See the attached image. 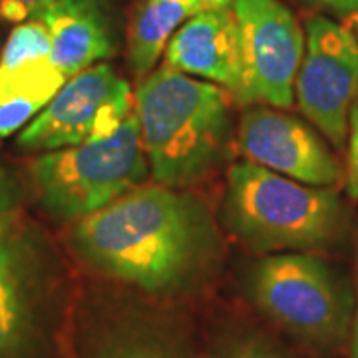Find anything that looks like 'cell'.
<instances>
[{
	"instance_id": "1",
	"label": "cell",
	"mask_w": 358,
	"mask_h": 358,
	"mask_svg": "<svg viewBox=\"0 0 358 358\" xmlns=\"http://www.w3.org/2000/svg\"><path fill=\"white\" fill-rule=\"evenodd\" d=\"M72 243L98 271L162 293L197 277L217 253L219 237L197 195L155 183L74 221Z\"/></svg>"
},
{
	"instance_id": "2",
	"label": "cell",
	"mask_w": 358,
	"mask_h": 358,
	"mask_svg": "<svg viewBox=\"0 0 358 358\" xmlns=\"http://www.w3.org/2000/svg\"><path fill=\"white\" fill-rule=\"evenodd\" d=\"M229 94L166 62L141 80L134 112L155 183L185 189L223 159L233 128Z\"/></svg>"
},
{
	"instance_id": "3",
	"label": "cell",
	"mask_w": 358,
	"mask_h": 358,
	"mask_svg": "<svg viewBox=\"0 0 358 358\" xmlns=\"http://www.w3.org/2000/svg\"><path fill=\"white\" fill-rule=\"evenodd\" d=\"M225 215L231 229L255 251H307L341 239L346 209L319 185L285 178L251 162L231 166Z\"/></svg>"
},
{
	"instance_id": "4",
	"label": "cell",
	"mask_w": 358,
	"mask_h": 358,
	"mask_svg": "<svg viewBox=\"0 0 358 358\" xmlns=\"http://www.w3.org/2000/svg\"><path fill=\"white\" fill-rule=\"evenodd\" d=\"M30 173L40 203L56 219L74 223L114 203L150 173L136 112L103 140L40 154Z\"/></svg>"
},
{
	"instance_id": "5",
	"label": "cell",
	"mask_w": 358,
	"mask_h": 358,
	"mask_svg": "<svg viewBox=\"0 0 358 358\" xmlns=\"http://www.w3.org/2000/svg\"><path fill=\"white\" fill-rule=\"evenodd\" d=\"M52 251L20 207L0 221V358H42L56 289Z\"/></svg>"
},
{
	"instance_id": "6",
	"label": "cell",
	"mask_w": 358,
	"mask_h": 358,
	"mask_svg": "<svg viewBox=\"0 0 358 358\" xmlns=\"http://www.w3.org/2000/svg\"><path fill=\"white\" fill-rule=\"evenodd\" d=\"M253 296L285 331L313 343H336L352 320V301L331 267L307 253H277L253 271Z\"/></svg>"
},
{
	"instance_id": "7",
	"label": "cell",
	"mask_w": 358,
	"mask_h": 358,
	"mask_svg": "<svg viewBox=\"0 0 358 358\" xmlns=\"http://www.w3.org/2000/svg\"><path fill=\"white\" fill-rule=\"evenodd\" d=\"M134 112V92L108 62L90 66L58 90L20 134L24 152H56L86 141L103 140Z\"/></svg>"
},
{
	"instance_id": "8",
	"label": "cell",
	"mask_w": 358,
	"mask_h": 358,
	"mask_svg": "<svg viewBox=\"0 0 358 358\" xmlns=\"http://www.w3.org/2000/svg\"><path fill=\"white\" fill-rule=\"evenodd\" d=\"M241 36V103L289 108L305 56V32L281 0H231Z\"/></svg>"
},
{
	"instance_id": "9",
	"label": "cell",
	"mask_w": 358,
	"mask_h": 358,
	"mask_svg": "<svg viewBox=\"0 0 358 358\" xmlns=\"http://www.w3.org/2000/svg\"><path fill=\"white\" fill-rule=\"evenodd\" d=\"M294 100L327 140L338 148L345 143L350 110L358 102L357 34L327 16H308Z\"/></svg>"
},
{
	"instance_id": "10",
	"label": "cell",
	"mask_w": 358,
	"mask_h": 358,
	"mask_svg": "<svg viewBox=\"0 0 358 358\" xmlns=\"http://www.w3.org/2000/svg\"><path fill=\"white\" fill-rule=\"evenodd\" d=\"M239 152L245 162L308 185L329 187L343 178L327 143L293 115L253 108L239 122Z\"/></svg>"
},
{
	"instance_id": "11",
	"label": "cell",
	"mask_w": 358,
	"mask_h": 358,
	"mask_svg": "<svg viewBox=\"0 0 358 358\" xmlns=\"http://www.w3.org/2000/svg\"><path fill=\"white\" fill-rule=\"evenodd\" d=\"M164 58L179 72L217 84L237 98L243 86V54L233 8L193 14L169 40Z\"/></svg>"
},
{
	"instance_id": "12",
	"label": "cell",
	"mask_w": 358,
	"mask_h": 358,
	"mask_svg": "<svg viewBox=\"0 0 358 358\" xmlns=\"http://www.w3.org/2000/svg\"><path fill=\"white\" fill-rule=\"evenodd\" d=\"M38 18L50 34L52 62L66 80L114 54L106 0H56Z\"/></svg>"
},
{
	"instance_id": "13",
	"label": "cell",
	"mask_w": 358,
	"mask_h": 358,
	"mask_svg": "<svg viewBox=\"0 0 358 358\" xmlns=\"http://www.w3.org/2000/svg\"><path fill=\"white\" fill-rule=\"evenodd\" d=\"M64 84L52 62L46 24L32 18L14 26L0 50V100H26L44 110Z\"/></svg>"
},
{
	"instance_id": "14",
	"label": "cell",
	"mask_w": 358,
	"mask_h": 358,
	"mask_svg": "<svg viewBox=\"0 0 358 358\" xmlns=\"http://www.w3.org/2000/svg\"><path fill=\"white\" fill-rule=\"evenodd\" d=\"M203 10L197 0H141L128 26V64L138 78L155 70L169 40L187 18Z\"/></svg>"
},
{
	"instance_id": "15",
	"label": "cell",
	"mask_w": 358,
	"mask_h": 358,
	"mask_svg": "<svg viewBox=\"0 0 358 358\" xmlns=\"http://www.w3.org/2000/svg\"><path fill=\"white\" fill-rule=\"evenodd\" d=\"M98 358H189L173 334L152 324H122L100 345Z\"/></svg>"
},
{
	"instance_id": "16",
	"label": "cell",
	"mask_w": 358,
	"mask_h": 358,
	"mask_svg": "<svg viewBox=\"0 0 358 358\" xmlns=\"http://www.w3.org/2000/svg\"><path fill=\"white\" fill-rule=\"evenodd\" d=\"M56 0H0V22L20 24L38 18Z\"/></svg>"
},
{
	"instance_id": "17",
	"label": "cell",
	"mask_w": 358,
	"mask_h": 358,
	"mask_svg": "<svg viewBox=\"0 0 358 358\" xmlns=\"http://www.w3.org/2000/svg\"><path fill=\"white\" fill-rule=\"evenodd\" d=\"M346 192L358 199V102L348 117V166H346Z\"/></svg>"
},
{
	"instance_id": "18",
	"label": "cell",
	"mask_w": 358,
	"mask_h": 358,
	"mask_svg": "<svg viewBox=\"0 0 358 358\" xmlns=\"http://www.w3.org/2000/svg\"><path fill=\"white\" fill-rule=\"evenodd\" d=\"M20 207V185L10 169L0 164V221Z\"/></svg>"
},
{
	"instance_id": "19",
	"label": "cell",
	"mask_w": 358,
	"mask_h": 358,
	"mask_svg": "<svg viewBox=\"0 0 358 358\" xmlns=\"http://www.w3.org/2000/svg\"><path fill=\"white\" fill-rule=\"evenodd\" d=\"M313 2H317V4L333 10V13L350 16V18L358 20V0H313Z\"/></svg>"
},
{
	"instance_id": "20",
	"label": "cell",
	"mask_w": 358,
	"mask_h": 358,
	"mask_svg": "<svg viewBox=\"0 0 358 358\" xmlns=\"http://www.w3.org/2000/svg\"><path fill=\"white\" fill-rule=\"evenodd\" d=\"M355 285H357V294H355V310H352V320H350V329H352V358H358V253H357V273H355Z\"/></svg>"
},
{
	"instance_id": "21",
	"label": "cell",
	"mask_w": 358,
	"mask_h": 358,
	"mask_svg": "<svg viewBox=\"0 0 358 358\" xmlns=\"http://www.w3.org/2000/svg\"><path fill=\"white\" fill-rule=\"evenodd\" d=\"M235 358H279L277 355H273L268 348H265V346L261 345H249L245 346V348H241L237 355H235Z\"/></svg>"
},
{
	"instance_id": "22",
	"label": "cell",
	"mask_w": 358,
	"mask_h": 358,
	"mask_svg": "<svg viewBox=\"0 0 358 358\" xmlns=\"http://www.w3.org/2000/svg\"><path fill=\"white\" fill-rule=\"evenodd\" d=\"M201 4V8H223L231 6V0H197Z\"/></svg>"
},
{
	"instance_id": "23",
	"label": "cell",
	"mask_w": 358,
	"mask_h": 358,
	"mask_svg": "<svg viewBox=\"0 0 358 358\" xmlns=\"http://www.w3.org/2000/svg\"><path fill=\"white\" fill-rule=\"evenodd\" d=\"M4 28H2V22H0V50H2V44H4Z\"/></svg>"
},
{
	"instance_id": "24",
	"label": "cell",
	"mask_w": 358,
	"mask_h": 358,
	"mask_svg": "<svg viewBox=\"0 0 358 358\" xmlns=\"http://www.w3.org/2000/svg\"><path fill=\"white\" fill-rule=\"evenodd\" d=\"M357 38H358V26H357Z\"/></svg>"
},
{
	"instance_id": "25",
	"label": "cell",
	"mask_w": 358,
	"mask_h": 358,
	"mask_svg": "<svg viewBox=\"0 0 358 358\" xmlns=\"http://www.w3.org/2000/svg\"><path fill=\"white\" fill-rule=\"evenodd\" d=\"M106 2H108V0H106Z\"/></svg>"
}]
</instances>
